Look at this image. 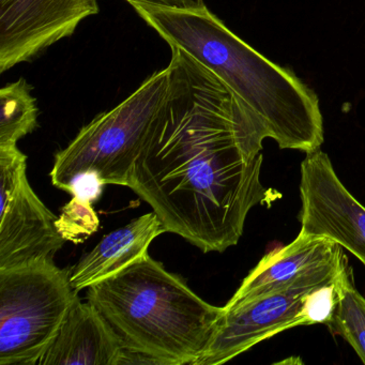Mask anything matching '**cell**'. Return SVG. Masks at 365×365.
<instances>
[{
    "mask_svg": "<svg viewBox=\"0 0 365 365\" xmlns=\"http://www.w3.org/2000/svg\"><path fill=\"white\" fill-rule=\"evenodd\" d=\"M165 101L130 175L128 187L166 232L204 253L240 240L250 211L281 194L262 185L267 134L210 70L172 48Z\"/></svg>",
    "mask_w": 365,
    "mask_h": 365,
    "instance_id": "6da1fadb",
    "label": "cell"
},
{
    "mask_svg": "<svg viewBox=\"0 0 365 365\" xmlns=\"http://www.w3.org/2000/svg\"><path fill=\"white\" fill-rule=\"evenodd\" d=\"M173 46L223 81L279 148L305 155L322 148L324 118L315 91L242 41L208 8L181 19Z\"/></svg>",
    "mask_w": 365,
    "mask_h": 365,
    "instance_id": "7a4b0ae2",
    "label": "cell"
},
{
    "mask_svg": "<svg viewBox=\"0 0 365 365\" xmlns=\"http://www.w3.org/2000/svg\"><path fill=\"white\" fill-rule=\"evenodd\" d=\"M87 290L88 302L120 335L125 349L153 364L193 365L223 311L148 254Z\"/></svg>",
    "mask_w": 365,
    "mask_h": 365,
    "instance_id": "3957f363",
    "label": "cell"
},
{
    "mask_svg": "<svg viewBox=\"0 0 365 365\" xmlns=\"http://www.w3.org/2000/svg\"><path fill=\"white\" fill-rule=\"evenodd\" d=\"M168 68L147 78L120 104L98 115L55 155L51 178L67 191L78 175L93 173L106 185H129L132 168L142 153L165 101Z\"/></svg>",
    "mask_w": 365,
    "mask_h": 365,
    "instance_id": "277c9868",
    "label": "cell"
},
{
    "mask_svg": "<svg viewBox=\"0 0 365 365\" xmlns=\"http://www.w3.org/2000/svg\"><path fill=\"white\" fill-rule=\"evenodd\" d=\"M78 292L53 259L0 270V365H37Z\"/></svg>",
    "mask_w": 365,
    "mask_h": 365,
    "instance_id": "5b68a950",
    "label": "cell"
},
{
    "mask_svg": "<svg viewBox=\"0 0 365 365\" xmlns=\"http://www.w3.org/2000/svg\"><path fill=\"white\" fill-rule=\"evenodd\" d=\"M0 270L53 259L65 239L58 217L48 210L27 178V157L14 146H0Z\"/></svg>",
    "mask_w": 365,
    "mask_h": 365,
    "instance_id": "8992f818",
    "label": "cell"
},
{
    "mask_svg": "<svg viewBox=\"0 0 365 365\" xmlns=\"http://www.w3.org/2000/svg\"><path fill=\"white\" fill-rule=\"evenodd\" d=\"M329 283L332 282H309L251 300L226 303L206 348L193 365L223 364L283 331L314 324L312 296L316 288Z\"/></svg>",
    "mask_w": 365,
    "mask_h": 365,
    "instance_id": "52a82bcc",
    "label": "cell"
},
{
    "mask_svg": "<svg viewBox=\"0 0 365 365\" xmlns=\"http://www.w3.org/2000/svg\"><path fill=\"white\" fill-rule=\"evenodd\" d=\"M300 172V232L335 241L365 266V207L341 183L322 149L307 153Z\"/></svg>",
    "mask_w": 365,
    "mask_h": 365,
    "instance_id": "ba28073f",
    "label": "cell"
},
{
    "mask_svg": "<svg viewBox=\"0 0 365 365\" xmlns=\"http://www.w3.org/2000/svg\"><path fill=\"white\" fill-rule=\"evenodd\" d=\"M98 12L97 0H0V72L73 35Z\"/></svg>",
    "mask_w": 365,
    "mask_h": 365,
    "instance_id": "9c48e42d",
    "label": "cell"
},
{
    "mask_svg": "<svg viewBox=\"0 0 365 365\" xmlns=\"http://www.w3.org/2000/svg\"><path fill=\"white\" fill-rule=\"evenodd\" d=\"M348 266L343 247L335 241L300 232L289 245L264 255L227 303L251 300L309 282H333Z\"/></svg>",
    "mask_w": 365,
    "mask_h": 365,
    "instance_id": "30bf717a",
    "label": "cell"
},
{
    "mask_svg": "<svg viewBox=\"0 0 365 365\" xmlns=\"http://www.w3.org/2000/svg\"><path fill=\"white\" fill-rule=\"evenodd\" d=\"M125 349L120 335L99 309L78 298L37 365H120Z\"/></svg>",
    "mask_w": 365,
    "mask_h": 365,
    "instance_id": "8fae6325",
    "label": "cell"
},
{
    "mask_svg": "<svg viewBox=\"0 0 365 365\" xmlns=\"http://www.w3.org/2000/svg\"><path fill=\"white\" fill-rule=\"evenodd\" d=\"M164 232L161 220L153 211L106 235L70 270L72 287L81 292L117 274L147 255L149 245Z\"/></svg>",
    "mask_w": 365,
    "mask_h": 365,
    "instance_id": "7c38bea8",
    "label": "cell"
},
{
    "mask_svg": "<svg viewBox=\"0 0 365 365\" xmlns=\"http://www.w3.org/2000/svg\"><path fill=\"white\" fill-rule=\"evenodd\" d=\"M38 108L24 78L0 91V146H14L37 128Z\"/></svg>",
    "mask_w": 365,
    "mask_h": 365,
    "instance_id": "4fadbf2b",
    "label": "cell"
},
{
    "mask_svg": "<svg viewBox=\"0 0 365 365\" xmlns=\"http://www.w3.org/2000/svg\"><path fill=\"white\" fill-rule=\"evenodd\" d=\"M339 298L328 328L343 337L365 364V298L354 287L351 267L348 266L339 281Z\"/></svg>",
    "mask_w": 365,
    "mask_h": 365,
    "instance_id": "5bb4252c",
    "label": "cell"
},
{
    "mask_svg": "<svg viewBox=\"0 0 365 365\" xmlns=\"http://www.w3.org/2000/svg\"><path fill=\"white\" fill-rule=\"evenodd\" d=\"M100 222L93 202L73 196L63 208L56 227L66 241L81 243L97 232Z\"/></svg>",
    "mask_w": 365,
    "mask_h": 365,
    "instance_id": "9a60e30c",
    "label": "cell"
},
{
    "mask_svg": "<svg viewBox=\"0 0 365 365\" xmlns=\"http://www.w3.org/2000/svg\"><path fill=\"white\" fill-rule=\"evenodd\" d=\"M104 187L106 185L95 174L87 173L76 176L66 192L93 204L101 197Z\"/></svg>",
    "mask_w": 365,
    "mask_h": 365,
    "instance_id": "2e32d148",
    "label": "cell"
},
{
    "mask_svg": "<svg viewBox=\"0 0 365 365\" xmlns=\"http://www.w3.org/2000/svg\"><path fill=\"white\" fill-rule=\"evenodd\" d=\"M146 3L153 5L164 6V7L180 8H200L205 5L204 0H144Z\"/></svg>",
    "mask_w": 365,
    "mask_h": 365,
    "instance_id": "e0dca14e",
    "label": "cell"
}]
</instances>
